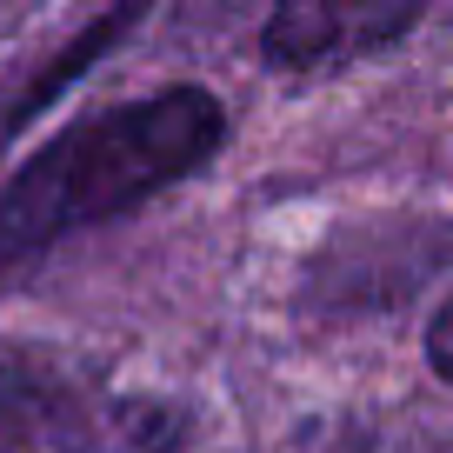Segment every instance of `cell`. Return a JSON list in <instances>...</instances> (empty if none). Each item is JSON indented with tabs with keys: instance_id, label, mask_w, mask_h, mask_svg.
<instances>
[{
	"instance_id": "obj_6",
	"label": "cell",
	"mask_w": 453,
	"mask_h": 453,
	"mask_svg": "<svg viewBox=\"0 0 453 453\" xmlns=\"http://www.w3.org/2000/svg\"><path fill=\"white\" fill-rule=\"evenodd\" d=\"M20 413H27V394H7V387H0V453L14 447V426H20Z\"/></svg>"
},
{
	"instance_id": "obj_3",
	"label": "cell",
	"mask_w": 453,
	"mask_h": 453,
	"mask_svg": "<svg viewBox=\"0 0 453 453\" xmlns=\"http://www.w3.org/2000/svg\"><path fill=\"white\" fill-rule=\"evenodd\" d=\"M180 434V413L160 400H107L67 420V453H173Z\"/></svg>"
},
{
	"instance_id": "obj_1",
	"label": "cell",
	"mask_w": 453,
	"mask_h": 453,
	"mask_svg": "<svg viewBox=\"0 0 453 453\" xmlns=\"http://www.w3.org/2000/svg\"><path fill=\"white\" fill-rule=\"evenodd\" d=\"M226 141V107L207 87H160L127 107L87 113L0 187V267L60 247L100 220L200 173Z\"/></svg>"
},
{
	"instance_id": "obj_2",
	"label": "cell",
	"mask_w": 453,
	"mask_h": 453,
	"mask_svg": "<svg viewBox=\"0 0 453 453\" xmlns=\"http://www.w3.org/2000/svg\"><path fill=\"white\" fill-rule=\"evenodd\" d=\"M420 27V7H340V0H300V7H280L260 27V54L273 67L294 73H320L340 67V60H360L373 47L400 41V34Z\"/></svg>"
},
{
	"instance_id": "obj_4",
	"label": "cell",
	"mask_w": 453,
	"mask_h": 453,
	"mask_svg": "<svg viewBox=\"0 0 453 453\" xmlns=\"http://www.w3.org/2000/svg\"><path fill=\"white\" fill-rule=\"evenodd\" d=\"M134 20H141V14H107V20H94V27H87L81 41L67 47V60H60L54 73H41V81H34L27 94L14 100V113H7V120H27L34 107H47V100H54V94H60V87H67V81H73L81 67H94V54H100V47H107V41H120V34H127Z\"/></svg>"
},
{
	"instance_id": "obj_5",
	"label": "cell",
	"mask_w": 453,
	"mask_h": 453,
	"mask_svg": "<svg viewBox=\"0 0 453 453\" xmlns=\"http://www.w3.org/2000/svg\"><path fill=\"white\" fill-rule=\"evenodd\" d=\"M426 360H434V373L453 380V300L434 313V326H426Z\"/></svg>"
}]
</instances>
